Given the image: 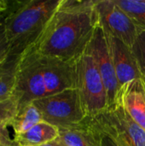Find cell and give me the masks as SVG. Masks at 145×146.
Wrapping results in <instances>:
<instances>
[{"mask_svg":"<svg viewBox=\"0 0 145 146\" xmlns=\"http://www.w3.org/2000/svg\"><path fill=\"white\" fill-rule=\"evenodd\" d=\"M86 51L92 56L103 80L108 94L109 108L116 104L120 91V85L110 55L107 34L100 22L96 28Z\"/></svg>","mask_w":145,"mask_h":146,"instance_id":"ba28073f","label":"cell"},{"mask_svg":"<svg viewBox=\"0 0 145 146\" xmlns=\"http://www.w3.org/2000/svg\"><path fill=\"white\" fill-rule=\"evenodd\" d=\"M133 56H135L137 62L139 66L140 71L145 77V30H143L138 38H136L135 42L133 43L132 46L131 47Z\"/></svg>","mask_w":145,"mask_h":146,"instance_id":"ac0fdd59","label":"cell"},{"mask_svg":"<svg viewBox=\"0 0 145 146\" xmlns=\"http://www.w3.org/2000/svg\"><path fill=\"white\" fill-rule=\"evenodd\" d=\"M4 13H5V12H0V25H1V22H2L3 18V16H4Z\"/></svg>","mask_w":145,"mask_h":146,"instance_id":"603a6c76","label":"cell"},{"mask_svg":"<svg viewBox=\"0 0 145 146\" xmlns=\"http://www.w3.org/2000/svg\"><path fill=\"white\" fill-rule=\"evenodd\" d=\"M20 57L21 56L8 55L0 63V102L9 98L13 94Z\"/></svg>","mask_w":145,"mask_h":146,"instance_id":"4fadbf2b","label":"cell"},{"mask_svg":"<svg viewBox=\"0 0 145 146\" xmlns=\"http://www.w3.org/2000/svg\"><path fill=\"white\" fill-rule=\"evenodd\" d=\"M97 0H61L34 47L41 53L75 62L86 50L99 24Z\"/></svg>","mask_w":145,"mask_h":146,"instance_id":"6da1fadb","label":"cell"},{"mask_svg":"<svg viewBox=\"0 0 145 146\" xmlns=\"http://www.w3.org/2000/svg\"><path fill=\"white\" fill-rule=\"evenodd\" d=\"M9 3L6 0H0V12H5L9 9Z\"/></svg>","mask_w":145,"mask_h":146,"instance_id":"44dd1931","label":"cell"},{"mask_svg":"<svg viewBox=\"0 0 145 146\" xmlns=\"http://www.w3.org/2000/svg\"><path fill=\"white\" fill-rule=\"evenodd\" d=\"M144 79H145V77H144Z\"/></svg>","mask_w":145,"mask_h":146,"instance_id":"cb8c5ba5","label":"cell"},{"mask_svg":"<svg viewBox=\"0 0 145 146\" xmlns=\"http://www.w3.org/2000/svg\"><path fill=\"white\" fill-rule=\"evenodd\" d=\"M43 121V117L38 109L32 103L18 110L11 127L16 135L21 134Z\"/></svg>","mask_w":145,"mask_h":146,"instance_id":"5bb4252c","label":"cell"},{"mask_svg":"<svg viewBox=\"0 0 145 146\" xmlns=\"http://www.w3.org/2000/svg\"><path fill=\"white\" fill-rule=\"evenodd\" d=\"M116 104L145 130V79H135L124 84L119 91Z\"/></svg>","mask_w":145,"mask_h":146,"instance_id":"30bf717a","label":"cell"},{"mask_svg":"<svg viewBox=\"0 0 145 146\" xmlns=\"http://www.w3.org/2000/svg\"><path fill=\"white\" fill-rule=\"evenodd\" d=\"M32 104L40 111L44 121L58 128L79 124L88 117L77 88L64 90Z\"/></svg>","mask_w":145,"mask_h":146,"instance_id":"5b68a950","label":"cell"},{"mask_svg":"<svg viewBox=\"0 0 145 146\" xmlns=\"http://www.w3.org/2000/svg\"><path fill=\"white\" fill-rule=\"evenodd\" d=\"M0 146H20L11 126L0 127Z\"/></svg>","mask_w":145,"mask_h":146,"instance_id":"d6986e66","label":"cell"},{"mask_svg":"<svg viewBox=\"0 0 145 146\" xmlns=\"http://www.w3.org/2000/svg\"><path fill=\"white\" fill-rule=\"evenodd\" d=\"M61 0H23L9 3L3 18L9 55L21 56L34 46Z\"/></svg>","mask_w":145,"mask_h":146,"instance_id":"3957f363","label":"cell"},{"mask_svg":"<svg viewBox=\"0 0 145 146\" xmlns=\"http://www.w3.org/2000/svg\"><path fill=\"white\" fill-rule=\"evenodd\" d=\"M20 146H21V145H20Z\"/></svg>","mask_w":145,"mask_h":146,"instance_id":"d4e9b609","label":"cell"},{"mask_svg":"<svg viewBox=\"0 0 145 146\" xmlns=\"http://www.w3.org/2000/svg\"><path fill=\"white\" fill-rule=\"evenodd\" d=\"M58 135V127L43 121L15 138L21 146H41L56 139Z\"/></svg>","mask_w":145,"mask_h":146,"instance_id":"7c38bea8","label":"cell"},{"mask_svg":"<svg viewBox=\"0 0 145 146\" xmlns=\"http://www.w3.org/2000/svg\"><path fill=\"white\" fill-rule=\"evenodd\" d=\"M41 146H64L62 145V143L59 140V139L58 138H56V139H54V140H52V141H50V142H49V143H47V144H45V145H43Z\"/></svg>","mask_w":145,"mask_h":146,"instance_id":"7402d4cb","label":"cell"},{"mask_svg":"<svg viewBox=\"0 0 145 146\" xmlns=\"http://www.w3.org/2000/svg\"><path fill=\"white\" fill-rule=\"evenodd\" d=\"M76 88L88 117L109 108L107 91L92 56L86 50L75 61Z\"/></svg>","mask_w":145,"mask_h":146,"instance_id":"277c9868","label":"cell"},{"mask_svg":"<svg viewBox=\"0 0 145 146\" xmlns=\"http://www.w3.org/2000/svg\"><path fill=\"white\" fill-rule=\"evenodd\" d=\"M8 55H9V48H8L6 38L3 33V24L1 22V25H0V63L8 56Z\"/></svg>","mask_w":145,"mask_h":146,"instance_id":"ffe728a7","label":"cell"},{"mask_svg":"<svg viewBox=\"0 0 145 146\" xmlns=\"http://www.w3.org/2000/svg\"><path fill=\"white\" fill-rule=\"evenodd\" d=\"M117 5L143 30H145V0H115Z\"/></svg>","mask_w":145,"mask_h":146,"instance_id":"9a60e30c","label":"cell"},{"mask_svg":"<svg viewBox=\"0 0 145 146\" xmlns=\"http://www.w3.org/2000/svg\"><path fill=\"white\" fill-rule=\"evenodd\" d=\"M106 34L120 88L128 81L144 78L131 47L107 32Z\"/></svg>","mask_w":145,"mask_h":146,"instance_id":"9c48e42d","label":"cell"},{"mask_svg":"<svg viewBox=\"0 0 145 146\" xmlns=\"http://www.w3.org/2000/svg\"><path fill=\"white\" fill-rule=\"evenodd\" d=\"M18 112V103L15 97L0 102V127L11 126Z\"/></svg>","mask_w":145,"mask_h":146,"instance_id":"e0dca14e","label":"cell"},{"mask_svg":"<svg viewBox=\"0 0 145 146\" xmlns=\"http://www.w3.org/2000/svg\"><path fill=\"white\" fill-rule=\"evenodd\" d=\"M88 118L91 127L96 132L98 146H130L122 138L114 133L102 129L101 127L97 126L91 120L90 117Z\"/></svg>","mask_w":145,"mask_h":146,"instance_id":"2e32d148","label":"cell"},{"mask_svg":"<svg viewBox=\"0 0 145 146\" xmlns=\"http://www.w3.org/2000/svg\"><path fill=\"white\" fill-rule=\"evenodd\" d=\"M99 127L122 138L130 146H145V130L118 104L90 117Z\"/></svg>","mask_w":145,"mask_h":146,"instance_id":"52a82bcc","label":"cell"},{"mask_svg":"<svg viewBox=\"0 0 145 146\" xmlns=\"http://www.w3.org/2000/svg\"><path fill=\"white\" fill-rule=\"evenodd\" d=\"M96 8L103 29L132 47L143 29L117 5L115 0H97Z\"/></svg>","mask_w":145,"mask_h":146,"instance_id":"8992f818","label":"cell"},{"mask_svg":"<svg viewBox=\"0 0 145 146\" xmlns=\"http://www.w3.org/2000/svg\"><path fill=\"white\" fill-rule=\"evenodd\" d=\"M58 129L57 138L64 146H98L96 132L88 117L79 124Z\"/></svg>","mask_w":145,"mask_h":146,"instance_id":"8fae6325","label":"cell"},{"mask_svg":"<svg viewBox=\"0 0 145 146\" xmlns=\"http://www.w3.org/2000/svg\"><path fill=\"white\" fill-rule=\"evenodd\" d=\"M76 88L75 62L44 55L34 46L21 54L12 96L18 110L34 101Z\"/></svg>","mask_w":145,"mask_h":146,"instance_id":"7a4b0ae2","label":"cell"}]
</instances>
